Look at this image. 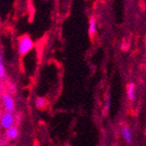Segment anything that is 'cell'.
<instances>
[{"instance_id": "cell-1", "label": "cell", "mask_w": 146, "mask_h": 146, "mask_svg": "<svg viewBox=\"0 0 146 146\" xmlns=\"http://www.w3.org/2000/svg\"><path fill=\"white\" fill-rule=\"evenodd\" d=\"M34 47V41L28 35H24L19 40V53L21 55H26Z\"/></svg>"}, {"instance_id": "cell-2", "label": "cell", "mask_w": 146, "mask_h": 146, "mask_svg": "<svg viewBox=\"0 0 146 146\" xmlns=\"http://www.w3.org/2000/svg\"><path fill=\"white\" fill-rule=\"evenodd\" d=\"M2 104H3V108H4L5 111L7 112H12L15 111V99L12 97V95L10 93H4L2 96Z\"/></svg>"}, {"instance_id": "cell-3", "label": "cell", "mask_w": 146, "mask_h": 146, "mask_svg": "<svg viewBox=\"0 0 146 146\" xmlns=\"http://www.w3.org/2000/svg\"><path fill=\"white\" fill-rule=\"evenodd\" d=\"M15 124V115L10 113V112L4 111L3 113H1V121H0V126L2 129H4L5 131L8 129H10L11 127H13Z\"/></svg>"}, {"instance_id": "cell-4", "label": "cell", "mask_w": 146, "mask_h": 146, "mask_svg": "<svg viewBox=\"0 0 146 146\" xmlns=\"http://www.w3.org/2000/svg\"><path fill=\"white\" fill-rule=\"evenodd\" d=\"M96 32H97V23H96V19H95L94 17H91L90 20H89V27H88L89 36L92 38Z\"/></svg>"}, {"instance_id": "cell-5", "label": "cell", "mask_w": 146, "mask_h": 146, "mask_svg": "<svg viewBox=\"0 0 146 146\" xmlns=\"http://www.w3.org/2000/svg\"><path fill=\"white\" fill-rule=\"evenodd\" d=\"M19 134H20L19 129L15 126L5 131V137L7 139H9V140H15V139H17V137H19Z\"/></svg>"}, {"instance_id": "cell-6", "label": "cell", "mask_w": 146, "mask_h": 146, "mask_svg": "<svg viewBox=\"0 0 146 146\" xmlns=\"http://www.w3.org/2000/svg\"><path fill=\"white\" fill-rule=\"evenodd\" d=\"M127 96L129 98V100L133 101L136 96V86L134 83H130L127 86Z\"/></svg>"}, {"instance_id": "cell-7", "label": "cell", "mask_w": 146, "mask_h": 146, "mask_svg": "<svg viewBox=\"0 0 146 146\" xmlns=\"http://www.w3.org/2000/svg\"><path fill=\"white\" fill-rule=\"evenodd\" d=\"M122 137L125 140V142L130 144L132 142V131L128 127H124L122 129Z\"/></svg>"}, {"instance_id": "cell-8", "label": "cell", "mask_w": 146, "mask_h": 146, "mask_svg": "<svg viewBox=\"0 0 146 146\" xmlns=\"http://www.w3.org/2000/svg\"><path fill=\"white\" fill-rule=\"evenodd\" d=\"M35 105H36V107H37V108H39V110H42V108H44V107L47 105L46 98L42 97V96L37 97L36 100H35Z\"/></svg>"}, {"instance_id": "cell-9", "label": "cell", "mask_w": 146, "mask_h": 146, "mask_svg": "<svg viewBox=\"0 0 146 146\" xmlns=\"http://www.w3.org/2000/svg\"><path fill=\"white\" fill-rule=\"evenodd\" d=\"M6 79V71H5V66L3 63L0 64V80L4 81Z\"/></svg>"}, {"instance_id": "cell-10", "label": "cell", "mask_w": 146, "mask_h": 146, "mask_svg": "<svg viewBox=\"0 0 146 146\" xmlns=\"http://www.w3.org/2000/svg\"><path fill=\"white\" fill-rule=\"evenodd\" d=\"M8 90L10 91V94H11V93H15V91H17V87H15V85H13V84H9V85H8Z\"/></svg>"}, {"instance_id": "cell-11", "label": "cell", "mask_w": 146, "mask_h": 146, "mask_svg": "<svg viewBox=\"0 0 146 146\" xmlns=\"http://www.w3.org/2000/svg\"><path fill=\"white\" fill-rule=\"evenodd\" d=\"M110 98L107 97V101H106V110L110 108Z\"/></svg>"}, {"instance_id": "cell-12", "label": "cell", "mask_w": 146, "mask_h": 146, "mask_svg": "<svg viewBox=\"0 0 146 146\" xmlns=\"http://www.w3.org/2000/svg\"><path fill=\"white\" fill-rule=\"evenodd\" d=\"M3 94H4V93H3V88L1 87V86H0V100H2Z\"/></svg>"}, {"instance_id": "cell-13", "label": "cell", "mask_w": 146, "mask_h": 146, "mask_svg": "<svg viewBox=\"0 0 146 146\" xmlns=\"http://www.w3.org/2000/svg\"><path fill=\"white\" fill-rule=\"evenodd\" d=\"M1 63H3V62H2V54L0 52V64H1Z\"/></svg>"}, {"instance_id": "cell-14", "label": "cell", "mask_w": 146, "mask_h": 146, "mask_svg": "<svg viewBox=\"0 0 146 146\" xmlns=\"http://www.w3.org/2000/svg\"><path fill=\"white\" fill-rule=\"evenodd\" d=\"M0 121H1V113H0Z\"/></svg>"}, {"instance_id": "cell-15", "label": "cell", "mask_w": 146, "mask_h": 146, "mask_svg": "<svg viewBox=\"0 0 146 146\" xmlns=\"http://www.w3.org/2000/svg\"><path fill=\"white\" fill-rule=\"evenodd\" d=\"M66 146H71V145H70V144H66Z\"/></svg>"}, {"instance_id": "cell-16", "label": "cell", "mask_w": 146, "mask_h": 146, "mask_svg": "<svg viewBox=\"0 0 146 146\" xmlns=\"http://www.w3.org/2000/svg\"><path fill=\"white\" fill-rule=\"evenodd\" d=\"M0 85H1V80H0Z\"/></svg>"}, {"instance_id": "cell-17", "label": "cell", "mask_w": 146, "mask_h": 146, "mask_svg": "<svg viewBox=\"0 0 146 146\" xmlns=\"http://www.w3.org/2000/svg\"><path fill=\"white\" fill-rule=\"evenodd\" d=\"M102 146H105V145H102Z\"/></svg>"}]
</instances>
